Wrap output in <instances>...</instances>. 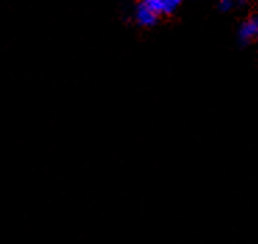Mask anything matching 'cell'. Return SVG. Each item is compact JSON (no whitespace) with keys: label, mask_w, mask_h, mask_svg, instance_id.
<instances>
[{"label":"cell","mask_w":258,"mask_h":244,"mask_svg":"<svg viewBox=\"0 0 258 244\" xmlns=\"http://www.w3.org/2000/svg\"><path fill=\"white\" fill-rule=\"evenodd\" d=\"M136 20L141 27H154L158 23V16L148 10L143 3H140L136 10Z\"/></svg>","instance_id":"2"},{"label":"cell","mask_w":258,"mask_h":244,"mask_svg":"<svg viewBox=\"0 0 258 244\" xmlns=\"http://www.w3.org/2000/svg\"><path fill=\"white\" fill-rule=\"evenodd\" d=\"M237 38L241 45H248L254 39H258V16L248 18L239 27Z\"/></svg>","instance_id":"1"},{"label":"cell","mask_w":258,"mask_h":244,"mask_svg":"<svg viewBox=\"0 0 258 244\" xmlns=\"http://www.w3.org/2000/svg\"><path fill=\"white\" fill-rule=\"evenodd\" d=\"M141 3L158 17L165 14V0H143Z\"/></svg>","instance_id":"3"},{"label":"cell","mask_w":258,"mask_h":244,"mask_svg":"<svg viewBox=\"0 0 258 244\" xmlns=\"http://www.w3.org/2000/svg\"><path fill=\"white\" fill-rule=\"evenodd\" d=\"M183 0H165V14L173 13Z\"/></svg>","instance_id":"4"},{"label":"cell","mask_w":258,"mask_h":244,"mask_svg":"<svg viewBox=\"0 0 258 244\" xmlns=\"http://www.w3.org/2000/svg\"><path fill=\"white\" fill-rule=\"evenodd\" d=\"M234 6V0H219L218 2V7L221 12H229L232 10Z\"/></svg>","instance_id":"5"}]
</instances>
